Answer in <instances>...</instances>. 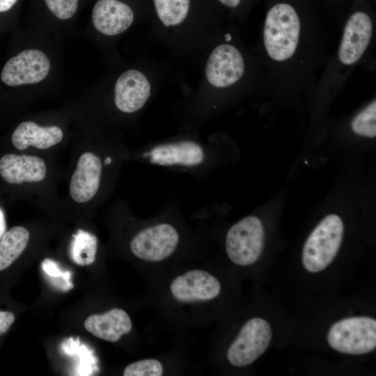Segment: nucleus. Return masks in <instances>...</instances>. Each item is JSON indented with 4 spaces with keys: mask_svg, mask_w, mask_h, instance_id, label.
Listing matches in <instances>:
<instances>
[{
    "mask_svg": "<svg viewBox=\"0 0 376 376\" xmlns=\"http://www.w3.org/2000/svg\"><path fill=\"white\" fill-rule=\"evenodd\" d=\"M84 327L95 337L114 343L130 332L132 323L124 310L114 308L102 314L88 316L84 322Z\"/></svg>",
    "mask_w": 376,
    "mask_h": 376,
    "instance_id": "f3484780",
    "label": "nucleus"
},
{
    "mask_svg": "<svg viewBox=\"0 0 376 376\" xmlns=\"http://www.w3.org/2000/svg\"><path fill=\"white\" fill-rule=\"evenodd\" d=\"M29 232L22 226H15L5 232L0 240V271L8 267L24 251L29 240Z\"/></svg>",
    "mask_w": 376,
    "mask_h": 376,
    "instance_id": "6ab92c4d",
    "label": "nucleus"
},
{
    "mask_svg": "<svg viewBox=\"0 0 376 376\" xmlns=\"http://www.w3.org/2000/svg\"><path fill=\"white\" fill-rule=\"evenodd\" d=\"M205 77L217 92L226 93L242 88L264 89L262 67L255 57H248L240 46L226 40L217 44L206 61Z\"/></svg>",
    "mask_w": 376,
    "mask_h": 376,
    "instance_id": "20e7f679",
    "label": "nucleus"
},
{
    "mask_svg": "<svg viewBox=\"0 0 376 376\" xmlns=\"http://www.w3.org/2000/svg\"><path fill=\"white\" fill-rule=\"evenodd\" d=\"M219 280L210 273L193 269L175 277L170 285L173 297L180 302L209 301L221 292Z\"/></svg>",
    "mask_w": 376,
    "mask_h": 376,
    "instance_id": "9b49d317",
    "label": "nucleus"
},
{
    "mask_svg": "<svg viewBox=\"0 0 376 376\" xmlns=\"http://www.w3.org/2000/svg\"><path fill=\"white\" fill-rule=\"evenodd\" d=\"M135 17V8L123 0H97L92 10L95 29L107 36L124 32L132 24Z\"/></svg>",
    "mask_w": 376,
    "mask_h": 376,
    "instance_id": "4468645a",
    "label": "nucleus"
},
{
    "mask_svg": "<svg viewBox=\"0 0 376 376\" xmlns=\"http://www.w3.org/2000/svg\"><path fill=\"white\" fill-rule=\"evenodd\" d=\"M157 22L167 29L178 28L206 17L210 11L208 0H150Z\"/></svg>",
    "mask_w": 376,
    "mask_h": 376,
    "instance_id": "ddd939ff",
    "label": "nucleus"
},
{
    "mask_svg": "<svg viewBox=\"0 0 376 376\" xmlns=\"http://www.w3.org/2000/svg\"><path fill=\"white\" fill-rule=\"evenodd\" d=\"M42 269L50 278L63 279L68 283H72L71 273L69 271H62L58 264L49 258H45L41 263Z\"/></svg>",
    "mask_w": 376,
    "mask_h": 376,
    "instance_id": "b1692460",
    "label": "nucleus"
},
{
    "mask_svg": "<svg viewBox=\"0 0 376 376\" xmlns=\"http://www.w3.org/2000/svg\"><path fill=\"white\" fill-rule=\"evenodd\" d=\"M180 241V233L174 225L159 221L139 230L131 240L130 249L142 260L160 262L175 253Z\"/></svg>",
    "mask_w": 376,
    "mask_h": 376,
    "instance_id": "6e6552de",
    "label": "nucleus"
},
{
    "mask_svg": "<svg viewBox=\"0 0 376 376\" xmlns=\"http://www.w3.org/2000/svg\"><path fill=\"white\" fill-rule=\"evenodd\" d=\"M327 342L334 350L348 354H364L376 347V320L370 317H352L335 322Z\"/></svg>",
    "mask_w": 376,
    "mask_h": 376,
    "instance_id": "423d86ee",
    "label": "nucleus"
},
{
    "mask_svg": "<svg viewBox=\"0 0 376 376\" xmlns=\"http://www.w3.org/2000/svg\"><path fill=\"white\" fill-rule=\"evenodd\" d=\"M264 237V228L260 219L256 216L245 217L228 230L225 241L226 254L237 265H251L262 254Z\"/></svg>",
    "mask_w": 376,
    "mask_h": 376,
    "instance_id": "0eeeda50",
    "label": "nucleus"
},
{
    "mask_svg": "<svg viewBox=\"0 0 376 376\" xmlns=\"http://www.w3.org/2000/svg\"><path fill=\"white\" fill-rule=\"evenodd\" d=\"M151 90L150 80L142 72L135 69L126 70L115 84V106L125 113H136L150 99Z\"/></svg>",
    "mask_w": 376,
    "mask_h": 376,
    "instance_id": "f8f14e48",
    "label": "nucleus"
},
{
    "mask_svg": "<svg viewBox=\"0 0 376 376\" xmlns=\"http://www.w3.org/2000/svg\"><path fill=\"white\" fill-rule=\"evenodd\" d=\"M331 55L329 30L304 21L288 2H277L267 10L256 55L267 92L314 95Z\"/></svg>",
    "mask_w": 376,
    "mask_h": 376,
    "instance_id": "f257e3e1",
    "label": "nucleus"
},
{
    "mask_svg": "<svg viewBox=\"0 0 376 376\" xmlns=\"http://www.w3.org/2000/svg\"><path fill=\"white\" fill-rule=\"evenodd\" d=\"M375 35L374 21L368 12L352 13L343 26L335 52L323 68L314 95L329 97L338 93L373 48Z\"/></svg>",
    "mask_w": 376,
    "mask_h": 376,
    "instance_id": "f03ea898",
    "label": "nucleus"
},
{
    "mask_svg": "<svg viewBox=\"0 0 376 376\" xmlns=\"http://www.w3.org/2000/svg\"><path fill=\"white\" fill-rule=\"evenodd\" d=\"M214 143L191 135H181L141 149L139 158L149 164L205 180L214 166Z\"/></svg>",
    "mask_w": 376,
    "mask_h": 376,
    "instance_id": "7ed1b4c3",
    "label": "nucleus"
},
{
    "mask_svg": "<svg viewBox=\"0 0 376 376\" xmlns=\"http://www.w3.org/2000/svg\"><path fill=\"white\" fill-rule=\"evenodd\" d=\"M63 137V131L58 126L42 127L33 121H24L14 130L12 142L16 148L22 150L30 146L47 149L59 143Z\"/></svg>",
    "mask_w": 376,
    "mask_h": 376,
    "instance_id": "a211bd4d",
    "label": "nucleus"
},
{
    "mask_svg": "<svg viewBox=\"0 0 376 376\" xmlns=\"http://www.w3.org/2000/svg\"><path fill=\"white\" fill-rule=\"evenodd\" d=\"M350 128L357 136L375 138L376 136V100L373 99L351 120Z\"/></svg>",
    "mask_w": 376,
    "mask_h": 376,
    "instance_id": "412c9836",
    "label": "nucleus"
},
{
    "mask_svg": "<svg viewBox=\"0 0 376 376\" xmlns=\"http://www.w3.org/2000/svg\"><path fill=\"white\" fill-rule=\"evenodd\" d=\"M48 9L57 18L68 19L77 12L79 0H45Z\"/></svg>",
    "mask_w": 376,
    "mask_h": 376,
    "instance_id": "5701e85b",
    "label": "nucleus"
},
{
    "mask_svg": "<svg viewBox=\"0 0 376 376\" xmlns=\"http://www.w3.org/2000/svg\"><path fill=\"white\" fill-rule=\"evenodd\" d=\"M6 229V223L3 210L0 207V239Z\"/></svg>",
    "mask_w": 376,
    "mask_h": 376,
    "instance_id": "cd10ccee",
    "label": "nucleus"
},
{
    "mask_svg": "<svg viewBox=\"0 0 376 376\" xmlns=\"http://www.w3.org/2000/svg\"><path fill=\"white\" fill-rule=\"evenodd\" d=\"M272 336L271 327L265 319L249 320L228 349V362L236 367L250 365L266 351Z\"/></svg>",
    "mask_w": 376,
    "mask_h": 376,
    "instance_id": "1a4fd4ad",
    "label": "nucleus"
},
{
    "mask_svg": "<svg viewBox=\"0 0 376 376\" xmlns=\"http://www.w3.org/2000/svg\"><path fill=\"white\" fill-rule=\"evenodd\" d=\"M97 248V239L93 234L79 229L72 235L70 255L74 263L81 266L93 263Z\"/></svg>",
    "mask_w": 376,
    "mask_h": 376,
    "instance_id": "aec40b11",
    "label": "nucleus"
},
{
    "mask_svg": "<svg viewBox=\"0 0 376 376\" xmlns=\"http://www.w3.org/2000/svg\"><path fill=\"white\" fill-rule=\"evenodd\" d=\"M46 173L44 160L37 156L7 154L0 159V175L10 184L39 182Z\"/></svg>",
    "mask_w": 376,
    "mask_h": 376,
    "instance_id": "dca6fc26",
    "label": "nucleus"
},
{
    "mask_svg": "<svg viewBox=\"0 0 376 376\" xmlns=\"http://www.w3.org/2000/svg\"><path fill=\"white\" fill-rule=\"evenodd\" d=\"M15 321V315L10 311H0V336L5 334Z\"/></svg>",
    "mask_w": 376,
    "mask_h": 376,
    "instance_id": "393cba45",
    "label": "nucleus"
},
{
    "mask_svg": "<svg viewBox=\"0 0 376 376\" xmlns=\"http://www.w3.org/2000/svg\"><path fill=\"white\" fill-rule=\"evenodd\" d=\"M344 234L341 218L335 214L324 217L311 233L302 249L304 268L316 273L324 269L336 257Z\"/></svg>",
    "mask_w": 376,
    "mask_h": 376,
    "instance_id": "39448f33",
    "label": "nucleus"
},
{
    "mask_svg": "<svg viewBox=\"0 0 376 376\" xmlns=\"http://www.w3.org/2000/svg\"><path fill=\"white\" fill-rule=\"evenodd\" d=\"M223 7L231 10H240L246 3V0H214Z\"/></svg>",
    "mask_w": 376,
    "mask_h": 376,
    "instance_id": "a878e982",
    "label": "nucleus"
},
{
    "mask_svg": "<svg viewBox=\"0 0 376 376\" xmlns=\"http://www.w3.org/2000/svg\"><path fill=\"white\" fill-rule=\"evenodd\" d=\"M17 0H0V13L10 10Z\"/></svg>",
    "mask_w": 376,
    "mask_h": 376,
    "instance_id": "bb28decb",
    "label": "nucleus"
},
{
    "mask_svg": "<svg viewBox=\"0 0 376 376\" xmlns=\"http://www.w3.org/2000/svg\"><path fill=\"white\" fill-rule=\"evenodd\" d=\"M163 366L155 359H146L129 364L123 371L124 376H161Z\"/></svg>",
    "mask_w": 376,
    "mask_h": 376,
    "instance_id": "4be33fe9",
    "label": "nucleus"
},
{
    "mask_svg": "<svg viewBox=\"0 0 376 376\" xmlns=\"http://www.w3.org/2000/svg\"><path fill=\"white\" fill-rule=\"evenodd\" d=\"M100 158L91 152L81 154L70 182V194L77 203H86L97 194L102 173Z\"/></svg>",
    "mask_w": 376,
    "mask_h": 376,
    "instance_id": "2eb2a0df",
    "label": "nucleus"
},
{
    "mask_svg": "<svg viewBox=\"0 0 376 376\" xmlns=\"http://www.w3.org/2000/svg\"><path fill=\"white\" fill-rule=\"evenodd\" d=\"M49 69V60L42 52L26 49L6 62L1 71V79L10 86L33 84L42 81Z\"/></svg>",
    "mask_w": 376,
    "mask_h": 376,
    "instance_id": "9d476101",
    "label": "nucleus"
}]
</instances>
